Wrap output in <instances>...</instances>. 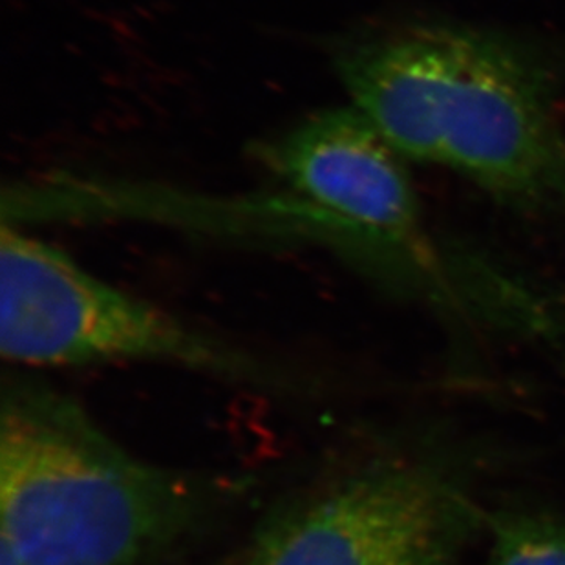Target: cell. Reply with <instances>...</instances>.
Instances as JSON below:
<instances>
[{
	"instance_id": "6da1fadb",
	"label": "cell",
	"mask_w": 565,
	"mask_h": 565,
	"mask_svg": "<svg viewBox=\"0 0 565 565\" xmlns=\"http://www.w3.org/2000/svg\"><path fill=\"white\" fill-rule=\"evenodd\" d=\"M335 63L353 107L405 160L565 216V130L542 50L491 30L408 24L352 39Z\"/></svg>"
},
{
	"instance_id": "7a4b0ae2",
	"label": "cell",
	"mask_w": 565,
	"mask_h": 565,
	"mask_svg": "<svg viewBox=\"0 0 565 565\" xmlns=\"http://www.w3.org/2000/svg\"><path fill=\"white\" fill-rule=\"evenodd\" d=\"M196 476L125 450L46 384L8 381L0 403V525L24 565H138L218 507Z\"/></svg>"
},
{
	"instance_id": "3957f363",
	"label": "cell",
	"mask_w": 565,
	"mask_h": 565,
	"mask_svg": "<svg viewBox=\"0 0 565 565\" xmlns=\"http://www.w3.org/2000/svg\"><path fill=\"white\" fill-rule=\"evenodd\" d=\"M0 352L30 369L156 363L262 388L288 381L244 348L116 288L54 244L6 224Z\"/></svg>"
},
{
	"instance_id": "277c9868",
	"label": "cell",
	"mask_w": 565,
	"mask_h": 565,
	"mask_svg": "<svg viewBox=\"0 0 565 565\" xmlns=\"http://www.w3.org/2000/svg\"><path fill=\"white\" fill-rule=\"evenodd\" d=\"M486 520L443 459L386 454L273 512L238 565H461Z\"/></svg>"
},
{
	"instance_id": "5b68a950",
	"label": "cell",
	"mask_w": 565,
	"mask_h": 565,
	"mask_svg": "<svg viewBox=\"0 0 565 565\" xmlns=\"http://www.w3.org/2000/svg\"><path fill=\"white\" fill-rule=\"evenodd\" d=\"M487 565H565V522L542 511L487 512Z\"/></svg>"
},
{
	"instance_id": "8992f818",
	"label": "cell",
	"mask_w": 565,
	"mask_h": 565,
	"mask_svg": "<svg viewBox=\"0 0 565 565\" xmlns=\"http://www.w3.org/2000/svg\"><path fill=\"white\" fill-rule=\"evenodd\" d=\"M0 565H24L21 558L15 555V551L11 550L4 540L0 542Z\"/></svg>"
}]
</instances>
